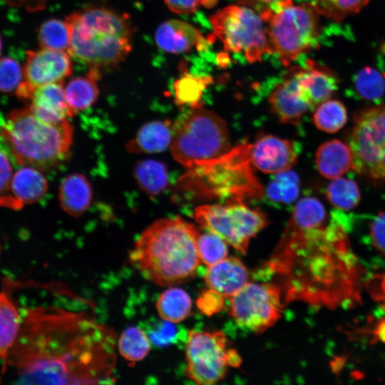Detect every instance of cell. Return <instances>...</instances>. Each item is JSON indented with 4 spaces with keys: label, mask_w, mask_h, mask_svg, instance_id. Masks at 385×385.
<instances>
[{
    "label": "cell",
    "mask_w": 385,
    "mask_h": 385,
    "mask_svg": "<svg viewBox=\"0 0 385 385\" xmlns=\"http://www.w3.org/2000/svg\"><path fill=\"white\" fill-rule=\"evenodd\" d=\"M6 361L24 383L111 384L115 337L84 314L36 307L26 311Z\"/></svg>",
    "instance_id": "obj_1"
},
{
    "label": "cell",
    "mask_w": 385,
    "mask_h": 385,
    "mask_svg": "<svg viewBox=\"0 0 385 385\" xmlns=\"http://www.w3.org/2000/svg\"><path fill=\"white\" fill-rule=\"evenodd\" d=\"M349 219L334 211L322 227L287 224L263 272L274 277L285 302L317 307H351L360 303L365 271L354 253Z\"/></svg>",
    "instance_id": "obj_2"
},
{
    "label": "cell",
    "mask_w": 385,
    "mask_h": 385,
    "mask_svg": "<svg viewBox=\"0 0 385 385\" xmlns=\"http://www.w3.org/2000/svg\"><path fill=\"white\" fill-rule=\"evenodd\" d=\"M195 225L180 217L153 222L140 235L129 254L131 265L145 279L163 287L192 277L201 263Z\"/></svg>",
    "instance_id": "obj_3"
},
{
    "label": "cell",
    "mask_w": 385,
    "mask_h": 385,
    "mask_svg": "<svg viewBox=\"0 0 385 385\" xmlns=\"http://www.w3.org/2000/svg\"><path fill=\"white\" fill-rule=\"evenodd\" d=\"M71 34L68 53L90 71L116 66L132 49L133 27L127 14L93 7L66 16Z\"/></svg>",
    "instance_id": "obj_4"
},
{
    "label": "cell",
    "mask_w": 385,
    "mask_h": 385,
    "mask_svg": "<svg viewBox=\"0 0 385 385\" xmlns=\"http://www.w3.org/2000/svg\"><path fill=\"white\" fill-rule=\"evenodd\" d=\"M248 148L249 143H242L216 159L188 168L176 184V195L227 201L261 198L264 190L254 173Z\"/></svg>",
    "instance_id": "obj_5"
},
{
    "label": "cell",
    "mask_w": 385,
    "mask_h": 385,
    "mask_svg": "<svg viewBox=\"0 0 385 385\" xmlns=\"http://www.w3.org/2000/svg\"><path fill=\"white\" fill-rule=\"evenodd\" d=\"M1 136L17 164L45 170L66 157L71 145L73 128L68 120L48 122L26 107L9 113Z\"/></svg>",
    "instance_id": "obj_6"
},
{
    "label": "cell",
    "mask_w": 385,
    "mask_h": 385,
    "mask_svg": "<svg viewBox=\"0 0 385 385\" xmlns=\"http://www.w3.org/2000/svg\"><path fill=\"white\" fill-rule=\"evenodd\" d=\"M170 146L173 158L188 169L212 160L230 150L227 125L210 111L190 109L172 126Z\"/></svg>",
    "instance_id": "obj_7"
},
{
    "label": "cell",
    "mask_w": 385,
    "mask_h": 385,
    "mask_svg": "<svg viewBox=\"0 0 385 385\" xmlns=\"http://www.w3.org/2000/svg\"><path fill=\"white\" fill-rule=\"evenodd\" d=\"M215 36L226 51L242 53L250 63L272 53L267 24L261 16L247 6L230 5L210 18Z\"/></svg>",
    "instance_id": "obj_8"
},
{
    "label": "cell",
    "mask_w": 385,
    "mask_h": 385,
    "mask_svg": "<svg viewBox=\"0 0 385 385\" xmlns=\"http://www.w3.org/2000/svg\"><path fill=\"white\" fill-rule=\"evenodd\" d=\"M185 374L197 384L210 385L224 379L230 367L242 364L237 351L230 348L221 331L189 330L185 337Z\"/></svg>",
    "instance_id": "obj_9"
},
{
    "label": "cell",
    "mask_w": 385,
    "mask_h": 385,
    "mask_svg": "<svg viewBox=\"0 0 385 385\" xmlns=\"http://www.w3.org/2000/svg\"><path fill=\"white\" fill-rule=\"evenodd\" d=\"M272 53L289 66L317 42L320 26L317 12L305 4H288L265 21Z\"/></svg>",
    "instance_id": "obj_10"
},
{
    "label": "cell",
    "mask_w": 385,
    "mask_h": 385,
    "mask_svg": "<svg viewBox=\"0 0 385 385\" xmlns=\"http://www.w3.org/2000/svg\"><path fill=\"white\" fill-rule=\"evenodd\" d=\"M193 217L201 227L216 234L242 255L246 254L250 240L268 222L263 212L241 200L197 206Z\"/></svg>",
    "instance_id": "obj_11"
},
{
    "label": "cell",
    "mask_w": 385,
    "mask_h": 385,
    "mask_svg": "<svg viewBox=\"0 0 385 385\" xmlns=\"http://www.w3.org/2000/svg\"><path fill=\"white\" fill-rule=\"evenodd\" d=\"M347 142L352 168L371 180L385 181V105L358 111Z\"/></svg>",
    "instance_id": "obj_12"
},
{
    "label": "cell",
    "mask_w": 385,
    "mask_h": 385,
    "mask_svg": "<svg viewBox=\"0 0 385 385\" xmlns=\"http://www.w3.org/2000/svg\"><path fill=\"white\" fill-rule=\"evenodd\" d=\"M282 292L275 282H247L230 297L229 312L240 327L260 334L272 327L283 312Z\"/></svg>",
    "instance_id": "obj_13"
},
{
    "label": "cell",
    "mask_w": 385,
    "mask_h": 385,
    "mask_svg": "<svg viewBox=\"0 0 385 385\" xmlns=\"http://www.w3.org/2000/svg\"><path fill=\"white\" fill-rule=\"evenodd\" d=\"M70 56L68 51L43 48L27 51L23 67L24 80L15 92L16 96L30 100L37 88L62 82L72 73Z\"/></svg>",
    "instance_id": "obj_14"
},
{
    "label": "cell",
    "mask_w": 385,
    "mask_h": 385,
    "mask_svg": "<svg viewBox=\"0 0 385 385\" xmlns=\"http://www.w3.org/2000/svg\"><path fill=\"white\" fill-rule=\"evenodd\" d=\"M251 163L265 173L277 174L289 170L295 163L299 145L293 140L262 135L249 144Z\"/></svg>",
    "instance_id": "obj_15"
},
{
    "label": "cell",
    "mask_w": 385,
    "mask_h": 385,
    "mask_svg": "<svg viewBox=\"0 0 385 385\" xmlns=\"http://www.w3.org/2000/svg\"><path fill=\"white\" fill-rule=\"evenodd\" d=\"M268 101L272 111L284 123L298 124L302 115L311 110L300 90L298 66L289 71L271 92Z\"/></svg>",
    "instance_id": "obj_16"
},
{
    "label": "cell",
    "mask_w": 385,
    "mask_h": 385,
    "mask_svg": "<svg viewBox=\"0 0 385 385\" xmlns=\"http://www.w3.org/2000/svg\"><path fill=\"white\" fill-rule=\"evenodd\" d=\"M48 186L40 170L23 167L13 175L8 191L0 196V207L19 209L38 202L47 192Z\"/></svg>",
    "instance_id": "obj_17"
},
{
    "label": "cell",
    "mask_w": 385,
    "mask_h": 385,
    "mask_svg": "<svg viewBox=\"0 0 385 385\" xmlns=\"http://www.w3.org/2000/svg\"><path fill=\"white\" fill-rule=\"evenodd\" d=\"M157 46L170 53H182L193 48H207L210 41L195 27L185 21L171 19L160 24L155 34Z\"/></svg>",
    "instance_id": "obj_18"
},
{
    "label": "cell",
    "mask_w": 385,
    "mask_h": 385,
    "mask_svg": "<svg viewBox=\"0 0 385 385\" xmlns=\"http://www.w3.org/2000/svg\"><path fill=\"white\" fill-rule=\"evenodd\" d=\"M298 78L302 96L311 110L328 100L337 89L334 74L312 60H308L304 68L298 67Z\"/></svg>",
    "instance_id": "obj_19"
},
{
    "label": "cell",
    "mask_w": 385,
    "mask_h": 385,
    "mask_svg": "<svg viewBox=\"0 0 385 385\" xmlns=\"http://www.w3.org/2000/svg\"><path fill=\"white\" fill-rule=\"evenodd\" d=\"M207 287L230 298L249 282V272L237 257H225L207 266L204 275Z\"/></svg>",
    "instance_id": "obj_20"
},
{
    "label": "cell",
    "mask_w": 385,
    "mask_h": 385,
    "mask_svg": "<svg viewBox=\"0 0 385 385\" xmlns=\"http://www.w3.org/2000/svg\"><path fill=\"white\" fill-rule=\"evenodd\" d=\"M29 106L38 118L51 123H61L76 114L70 107L61 82L37 88Z\"/></svg>",
    "instance_id": "obj_21"
},
{
    "label": "cell",
    "mask_w": 385,
    "mask_h": 385,
    "mask_svg": "<svg viewBox=\"0 0 385 385\" xmlns=\"http://www.w3.org/2000/svg\"><path fill=\"white\" fill-rule=\"evenodd\" d=\"M319 173L329 179L342 177L352 168V154L348 144L334 139L322 143L315 156Z\"/></svg>",
    "instance_id": "obj_22"
},
{
    "label": "cell",
    "mask_w": 385,
    "mask_h": 385,
    "mask_svg": "<svg viewBox=\"0 0 385 385\" xmlns=\"http://www.w3.org/2000/svg\"><path fill=\"white\" fill-rule=\"evenodd\" d=\"M92 197V188L83 175H68L61 183L58 192L60 205L71 216L78 217L84 213L91 205Z\"/></svg>",
    "instance_id": "obj_23"
},
{
    "label": "cell",
    "mask_w": 385,
    "mask_h": 385,
    "mask_svg": "<svg viewBox=\"0 0 385 385\" xmlns=\"http://www.w3.org/2000/svg\"><path fill=\"white\" fill-rule=\"evenodd\" d=\"M172 126L169 120H154L143 125L126 145L135 153H154L165 150L171 143Z\"/></svg>",
    "instance_id": "obj_24"
},
{
    "label": "cell",
    "mask_w": 385,
    "mask_h": 385,
    "mask_svg": "<svg viewBox=\"0 0 385 385\" xmlns=\"http://www.w3.org/2000/svg\"><path fill=\"white\" fill-rule=\"evenodd\" d=\"M22 319L9 294L0 291V359L6 360L19 336Z\"/></svg>",
    "instance_id": "obj_25"
},
{
    "label": "cell",
    "mask_w": 385,
    "mask_h": 385,
    "mask_svg": "<svg viewBox=\"0 0 385 385\" xmlns=\"http://www.w3.org/2000/svg\"><path fill=\"white\" fill-rule=\"evenodd\" d=\"M155 305L162 319L177 324L190 316L192 299L184 289L172 286L160 294Z\"/></svg>",
    "instance_id": "obj_26"
},
{
    "label": "cell",
    "mask_w": 385,
    "mask_h": 385,
    "mask_svg": "<svg viewBox=\"0 0 385 385\" xmlns=\"http://www.w3.org/2000/svg\"><path fill=\"white\" fill-rule=\"evenodd\" d=\"M99 76V73L90 71L88 75L74 78L66 85V98L75 113L91 107L96 101L99 95L96 81Z\"/></svg>",
    "instance_id": "obj_27"
},
{
    "label": "cell",
    "mask_w": 385,
    "mask_h": 385,
    "mask_svg": "<svg viewBox=\"0 0 385 385\" xmlns=\"http://www.w3.org/2000/svg\"><path fill=\"white\" fill-rule=\"evenodd\" d=\"M134 176L140 188L149 195H157L168 186L165 164L155 160H143L135 166Z\"/></svg>",
    "instance_id": "obj_28"
},
{
    "label": "cell",
    "mask_w": 385,
    "mask_h": 385,
    "mask_svg": "<svg viewBox=\"0 0 385 385\" xmlns=\"http://www.w3.org/2000/svg\"><path fill=\"white\" fill-rule=\"evenodd\" d=\"M289 222L301 228L312 230L326 226L329 220L324 205L317 198L305 197L294 207Z\"/></svg>",
    "instance_id": "obj_29"
},
{
    "label": "cell",
    "mask_w": 385,
    "mask_h": 385,
    "mask_svg": "<svg viewBox=\"0 0 385 385\" xmlns=\"http://www.w3.org/2000/svg\"><path fill=\"white\" fill-rule=\"evenodd\" d=\"M151 342L145 331L132 326L125 329L118 340V349L121 356L131 365L143 360L149 353Z\"/></svg>",
    "instance_id": "obj_30"
},
{
    "label": "cell",
    "mask_w": 385,
    "mask_h": 385,
    "mask_svg": "<svg viewBox=\"0 0 385 385\" xmlns=\"http://www.w3.org/2000/svg\"><path fill=\"white\" fill-rule=\"evenodd\" d=\"M299 193L298 175L289 170L277 173L266 189V196L275 205H289Z\"/></svg>",
    "instance_id": "obj_31"
},
{
    "label": "cell",
    "mask_w": 385,
    "mask_h": 385,
    "mask_svg": "<svg viewBox=\"0 0 385 385\" xmlns=\"http://www.w3.org/2000/svg\"><path fill=\"white\" fill-rule=\"evenodd\" d=\"M346 107L339 100H327L319 105L313 115L316 127L322 131L334 133L347 122Z\"/></svg>",
    "instance_id": "obj_32"
},
{
    "label": "cell",
    "mask_w": 385,
    "mask_h": 385,
    "mask_svg": "<svg viewBox=\"0 0 385 385\" xmlns=\"http://www.w3.org/2000/svg\"><path fill=\"white\" fill-rule=\"evenodd\" d=\"M328 201L337 209L347 211L356 207L361 195L358 185L351 179L337 178L326 188Z\"/></svg>",
    "instance_id": "obj_33"
},
{
    "label": "cell",
    "mask_w": 385,
    "mask_h": 385,
    "mask_svg": "<svg viewBox=\"0 0 385 385\" xmlns=\"http://www.w3.org/2000/svg\"><path fill=\"white\" fill-rule=\"evenodd\" d=\"M209 83V78L185 73L174 83L175 103L180 106H188L190 109L200 108L203 91Z\"/></svg>",
    "instance_id": "obj_34"
},
{
    "label": "cell",
    "mask_w": 385,
    "mask_h": 385,
    "mask_svg": "<svg viewBox=\"0 0 385 385\" xmlns=\"http://www.w3.org/2000/svg\"><path fill=\"white\" fill-rule=\"evenodd\" d=\"M38 41L43 48L68 52L71 34L66 20L51 19L44 21L39 27Z\"/></svg>",
    "instance_id": "obj_35"
},
{
    "label": "cell",
    "mask_w": 385,
    "mask_h": 385,
    "mask_svg": "<svg viewBox=\"0 0 385 385\" xmlns=\"http://www.w3.org/2000/svg\"><path fill=\"white\" fill-rule=\"evenodd\" d=\"M354 87L361 99L377 103L385 94V75L375 68L364 67L356 74Z\"/></svg>",
    "instance_id": "obj_36"
},
{
    "label": "cell",
    "mask_w": 385,
    "mask_h": 385,
    "mask_svg": "<svg viewBox=\"0 0 385 385\" xmlns=\"http://www.w3.org/2000/svg\"><path fill=\"white\" fill-rule=\"evenodd\" d=\"M197 239V248L200 262L207 266L215 264L227 257V243L216 234L205 230Z\"/></svg>",
    "instance_id": "obj_37"
},
{
    "label": "cell",
    "mask_w": 385,
    "mask_h": 385,
    "mask_svg": "<svg viewBox=\"0 0 385 385\" xmlns=\"http://www.w3.org/2000/svg\"><path fill=\"white\" fill-rule=\"evenodd\" d=\"M369 0H312L311 6L317 14L335 21L359 12Z\"/></svg>",
    "instance_id": "obj_38"
},
{
    "label": "cell",
    "mask_w": 385,
    "mask_h": 385,
    "mask_svg": "<svg viewBox=\"0 0 385 385\" xmlns=\"http://www.w3.org/2000/svg\"><path fill=\"white\" fill-rule=\"evenodd\" d=\"M23 80V68L16 60L10 57L0 58V91L16 92Z\"/></svg>",
    "instance_id": "obj_39"
},
{
    "label": "cell",
    "mask_w": 385,
    "mask_h": 385,
    "mask_svg": "<svg viewBox=\"0 0 385 385\" xmlns=\"http://www.w3.org/2000/svg\"><path fill=\"white\" fill-rule=\"evenodd\" d=\"M148 335L155 346H163L174 343L179 334L174 323L163 320L149 329Z\"/></svg>",
    "instance_id": "obj_40"
},
{
    "label": "cell",
    "mask_w": 385,
    "mask_h": 385,
    "mask_svg": "<svg viewBox=\"0 0 385 385\" xmlns=\"http://www.w3.org/2000/svg\"><path fill=\"white\" fill-rule=\"evenodd\" d=\"M369 238L376 252L385 258V211L378 213L370 221Z\"/></svg>",
    "instance_id": "obj_41"
},
{
    "label": "cell",
    "mask_w": 385,
    "mask_h": 385,
    "mask_svg": "<svg viewBox=\"0 0 385 385\" xmlns=\"http://www.w3.org/2000/svg\"><path fill=\"white\" fill-rule=\"evenodd\" d=\"M224 298L221 294L209 288L199 296L197 305L202 313L210 316L223 309Z\"/></svg>",
    "instance_id": "obj_42"
},
{
    "label": "cell",
    "mask_w": 385,
    "mask_h": 385,
    "mask_svg": "<svg viewBox=\"0 0 385 385\" xmlns=\"http://www.w3.org/2000/svg\"><path fill=\"white\" fill-rule=\"evenodd\" d=\"M245 6L252 7L266 21L281 8L292 3V0H237Z\"/></svg>",
    "instance_id": "obj_43"
},
{
    "label": "cell",
    "mask_w": 385,
    "mask_h": 385,
    "mask_svg": "<svg viewBox=\"0 0 385 385\" xmlns=\"http://www.w3.org/2000/svg\"><path fill=\"white\" fill-rule=\"evenodd\" d=\"M217 0H164L168 9L179 14H189L197 10L200 6H213Z\"/></svg>",
    "instance_id": "obj_44"
},
{
    "label": "cell",
    "mask_w": 385,
    "mask_h": 385,
    "mask_svg": "<svg viewBox=\"0 0 385 385\" xmlns=\"http://www.w3.org/2000/svg\"><path fill=\"white\" fill-rule=\"evenodd\" d=\"M13 175L11 162L0 149V196L8 191Z\"/></svg>",
    "instance_id": "obj_45"
},
{
    "label": "cell",
    "mask_w": 385,
    "mask_h": 385,
    "mask_svg": "<svg viewBox=\"0 0 385 385\" xmlns=\"http://www.w3.org/2000/svg\"><path fill=\"white\" fill-rule=\"evenodd\" d=\"M374 284V287H379L372 289L374 295L379 299H385V274L378 277Z\"/></svg>",
    "instance_id": "obj_46"
},
{
    "label": "cell",
    "mask_w": 385,
    "mask_h": 385,
    "mask_svg": "<svg viewBox=\"0 0 385 385\" xmlns=\"http://www.w3.org/2000/svg\"><path fill=\"white\" fill-rule=\"evenodd\" d=\"M376 339L385 343V318L379 321L374 330Z\"/></svg>",
    "instance_id": "obj_47"
},
{
    "label": "cell",
    "mask_w": 385,
    "mask_h": 385,
    "mask_svg": "<svg viewBox=\"0 0 385 385\" xmlns=\"http://www.w3.org/2000/svg\"><path fill=\"white\" fill-rule=\"evenodd\" d=\"M1 48H2V41H1V36H0V58H1Z\"/></svg>",
    "instance_id": "obj_48"
}]
</instances>
